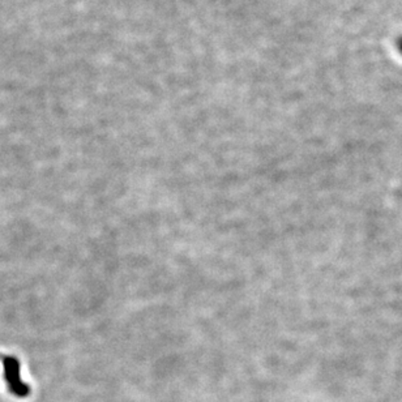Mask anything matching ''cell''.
<instances>
[{
  "label": "cell",
  "instance_id": "cell-1",
  "mask_svg": "<svg viewBox=\"0 0 402 402\" xmlns=\"http://www.w3.org/2000/svg\"><path fill=\"white\" fill-rule=\"evenodd\" d=\"M6 366H7V380H8L11 390H12L16 396H20V397L27 396V394L29 393V390H28L27 385H24L20 382L17 363L13 361H7Z\"/></svg>",
  "mask_w": 402,
  "mask_h": 402
}]
</instances>
